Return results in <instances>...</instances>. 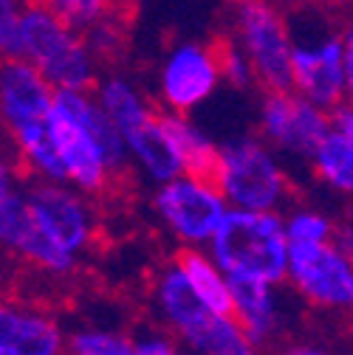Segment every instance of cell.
Listing matches in <instances>:
<instances>
[{"mask_svg":"<svg viewBox=\"0 0 353 355\" xmlns=\"http://www.w3.org/2000/svg\"><path fill=\"white\" fill-rule=\"evenodd\" d=\"M220 85L217 40H179L161 54L156 68L158 110L192 116L217 94Z\"/></svg>","mask_w":353,"mask_h":355,"instance_id":"9c48e42d","label":"cell"},{"mask_svg":"<svg viewBox=\"0 0 353 355\" xmlns=\"http://www.w3.org/2000/svg\"><path fill=\"white\" fill-rule=\"evenodd\" d=\"M54 87L28 60L0 57V132L12 141L23 175L65 184V169L49 136Z\"/></svg>","mask_w":353,"mask_h":355,"instance_id":"6da1fadb","label":"cell"},{"mask_svg":"<svg viewBox=\"0 0 353 355\" xmlns=\"http://www.w3.org/2000/svg\"><path fill=\"white\" fill-rule=\"evenodd\" d=\"M350 223H353V214H350Z\"/></svg>","mask_w":353,"mask_h":355,"instance_id":"e575fe53","label":"cell"},{"mask_svg":"<svg viewBox=\"0 0 353 355\" xmlns=\"http://www.w3.org/2000/svg\"><path fill=\"white\" fill-rule=\"evenodd\" d=\"M212 181L232 209L283 211L291 198V178L283 158L260 136L220 141Z\"/></svg>","mask_w":353,"mask_h":355,"instance_id":"5b68a950","label":"cell"},{"mask_svg":"<svg viewBox=\"0 0 353 355\" xmlns=\"http://www.w3.org/2000/svg\"><path fill=\"white\" fill-rule=\"evenodd\" d=\"M334 245L339 251H345L350 259H353V223H336V232H334Z\"/></svg>","mask_w":353,"mask_h":355,"instance_id":"f546056e","label":"cell"},{"mask_svg":"<svg viewBox=\"0 0 353 355\" xmlns=\"http://www.w3.org/2000/svg\"><path fill=\"white\" fill-rule=\"evenodd\" d=\"M0 355H12V352H6V349H0Z\"/></svg>","mask_w":353,"mask_h":355,"instance_id":"836d02e7","label":"cell"},{"mask_svg":"<svg viewBox=\"0 0 353 355\" xmlns=\"http://www.w3.org/2000/svg\"><path fill=\"white\" fill-rule=\"evenodd\" d=\"M65 355H133V341L102 327H79L65 336Z\"/></svg>","mask_w":353,"mask_h":355,"instance_id":"603a6c76","label":"cell"},{"mask_svg":"<svg viewBox=\"0 0 353 355\" xmlns=\"http://www.w3.org/2000/svg\"><path fill=\"white\" fill-rule=\"evenodd\" d=\"M20 175H23V169H20L17 153H15L12 141L0 132V192L20 187Z\"/></svg>","mask_w":353,"mask_h":355,"instance_id":"4316f807","label":"cell"},{"mask_svg":"<svg viewBox=\"0 0 353 355\" xmlns=\"http://www.w3.org/2000/svg\"><path fill=\"white\" fill-rule=\"evenodd\" d=\"M181 268L184 279L190 282L198 302L217 316H232V288L229 277L215 265L206 248H179L172 259Z\"/></svg>","mask_w":353,"mask_h":355,"instance_id":"d6986e66","label":"cell"},{"mask_svg":"<svg viewBox=\"0 0 353 355\" xmlns=\"http://www.w3.org/2000/svg\"><path fill=\"white\" fill-rule=\"evenodd\" d=\"M28 0H0V57H20V17Z\"/></svg>","mask_w":353,"mask_h":355,"instance_id":"484cf974","label":"cell"},{"mask_svg":"<svg viewBox=\"0 0 353 355\" xmlns=\"http://www.w3.org/2000/svg\"><path fill=\"white\" fill-rule=\"evenodd\" d=\"M246 54L260 91L291 87V20L272 0H229L227 34Z\"/></svg>","mask_w":353,"mask_h":355,"instance_id":"8992f818","label":"cell"},{"mask_svg":"<svg viewBox=\"0 0 353 355\" xmlns=\"http://www.w3.org/2000/svg\"><path fill=\"white\" fill-rule=\"evenodd\" d=\"M76 94L79 91L54 94V105L49 116V136L65 169V184H71L88 198H99L113 187L116 175L102 153V144L97 141L94 130L88 127L79 110Z\"/></svg>","mask_w":353,"mask_h":355,"instance_id":"ba28073f","label":"cell"},{"mask_svg":"<svg viewBox=\"0 0 353 355\" xmlns=\"http://www.w3.org/2000/svg\"><path fill=\"white\" fill-rule=\"evenodd\" d=\"M342 34V51H345V87H347V102H353V9L339 20Z\"/></svg>","mask_w":353,"mask_h":355,"instance_id":"f1b7e54d","label":"cell"},{"mask_svg":"<svg viewBox=\"0 0 353 355\" xmlns=\"http://www.w3.org/2000/svg\"><path fill=\"white\" fill-rule=\"evenodd\" d=\"M40 3L49 6L63 23H68L79 34H88L91 28L124 12L116 0H40Z\"/></svg>","mask_w":353,"mask_h":355,"instance_id":"7402d4cb","label":"cell"},{"mask_svg":"<svg viewBox=\"0 0 353 355\" xmlns=\"http://www.w3.org/2000/svg\"><path fill=\"white\" fill-rule=\"evenodd\" d=\"M133 355H187V349L170 336H142L133 341Z\"/></svg>","mask_w":353,"mask_h":355,"instance_id":"83f0119b","label":"cell"},{"mask_svg":"<svg viewBox=\"0 0 353 355\" xmlns=\"http://www.w3.org/2000/svg\"><path fill=\"white\" fill-rule=\"evenodd\" d=\"M314 178L334 195L353 198V102L331 110V130L308 158Z\"/></svg>","mask_w":353,"mask_h":355,"instance_id":"5bb4252c","label":"cell"},{"mask_svg":"<svg viewBox=\"0 0 353 355\" xmlns=\"http://www.w3.org/2000/svg\"><path fill=\"white\" fill-rule=\"evenodd\" d=\"M283 229L288 245H317V243H334L336 223L320 209L294 206L283 211Z\"/></svg>","mask_w":353,"mask_h":355,"instance_id":"44dd1931","label":"cell"},{"mask_svg":"<svg viewBox=\"0 0 353 355\" xmlns=\"http://www.w3.org/2000/svg\"><path fill=\"white\" fill-rule=\"evenodd\" d=\"M20 57L46 76L54 91H91L102 73V62L85 34L63 23L40 0H28L23 9Z\"/></svg>","mask_w":353,"mask_h":355,"instance_id":"277c9868","label":"cell"},{"mask_svg":"<svg viewBox=\"0 0 353 355\" xmlns=\"http://www.w3.org/2000/svg\"><path fill=\"white\" fill-rule=\"evenodd\" d=\"M192 355H260V349L246 338L235 316L212 313L209 322L181 341Z\"/></svg>","mask_w":353,"mask_h":355,"instance_id":"ffe728a7","label":"cell"},{"mask_svg":"<svg viewBox=\"0 0 353 355\" xmlns=\"http://www.w3.org/2000/svg\"><path fill=\"white\" fill-rule=\"evenodd\" d=\"M232 316L246 333V338L263 352L283 327V307H280V285L257 282V279H232Z\"/></svg>","mask_w":353,"mask_h":355,"instance_id":"2e32d148","label":"cell"},{"mask_svg":"<svg viewBox=\"0 0 353 355\" xmlns=\"http://www.w3.org/2000/svg\"><path fill=\"white\" fill-rule=\"evenodd\" d=\"M277 355H328V352L322 347H311V344H294V347H286Z\"/></svg>","mask_w":353,"mask_h":355,"instance_id":"4dcf8cb0","label":"cell"},{"mask_svg":"<svg viewBox=\"0 0 353 355\" xmlns=\"http://www.w3.org/2000/svg\"><path fill=\"white\" fill-rule=\"evenodd\" d=\"M116 3H119V6H122V9H127V6H130V3H136V0H116Z\"/></svg>","mask_w":353,"mask_h":355,"instance_id":"d6a6232c","label":"cell"},{"mask_svg":"<svg viewBox=\"0 0 353 355\" xmlns=\"http://www.w3.org/2000/svg\"><path fill=\"white\" fill-rule=\"evenodd\" d=\"M291 20V91L325 110L347 99L345 51L339 23L328 17L325 3L288 12Z\"/></svg>","mask_w":353,"mask_h":355,"instance_id":"3957f363","label":"cell"},{"mask_svg":"<svg viewBox=\"0 0 353 355\" xmlns=\"http://www.w3.org/2000/svg\"><path fill=\"white\" fill-rule=\"evenodd\" d=\"M0 248H6L49 277H68L79 265V257L63 251L40 232L23 184L0 192Z\"/></svg>","mask_w":353,"mask_h":355,"instance_id":"4fadbf2b","label":"cell"},{"mask_svg":"<svg viewBox=\"0 0 353 355\" xmlns=\"http://www.w3.org/2000/svg\"><path fill=\"white\" fill-rule=\"evenodd\" d=\"M272 3L283 6L286 12H294V9H302V6H311V3H325V0H272Z\"/></svg>","mask_w":353,"mask_h":355,"instance_id":"1f68e13d","label":"cell"},{"mask_svg":"<svg viewBox=\"0 0 353 355\" xmlns=\"http://www.w3.org/2000/svg\"><path fill=\"white\" fill-rule=\"evenodd\" d=\"M153 299H156V310L161 322L179 336L181 341L190 338L195 330H201L209 322V310L198 302V296L192 293L190 282L184 279L181 268L175 262H170L167 268H161L156 288H153Z\"/></svg>","mask_w":353,"mask_h":355,"instance_id":"e0dca14e","label":"cell"},{"mask_svg":"<svg viewBox=\"0 0 353 355\" xmlns=\"http://www.w3.org/2000/svg\"><path fill=\"white\" fill-rule=\"evenodd\" d=\"M26 198L34 214V223L54 245L82 257L97 237V217L88 203V195L60 181H31Z\"/></svg>","mask_w":353,"mask_h":355,"instance_id":"7c38bea8","label":"cell"},{"mask_svg":"<svg viewBox=\"0 0 353 355\" xmlns=\"http://www.w3.org/2000/svg\"><path fill=\"white\" fill-rule=\"evenodd\" d=\"M215 265L232 279L283 285L288 271V240L283 211L232 209L206 245Z\"/></svg>","mask_w":353,"mask_h":355,"instance_id":"7a4b0ae2","label":"cell"},{"mask_svg":"<svg viewBox=\"0 0 353 355\" xmlns=\"http://www.w3.org/2000/svg\"><path fill=\"white\" fill-rule=\"evenodd\" d=\"M161 127L167 132L175 155H179L181 172L209 178L212 181L215 164H217V141L209 136V132L201 124H195L192 116L167 113V110H161Z\"/></svg>","mask_w":353,"mask_h":355,"instance_id":"ac0fdd59","label":"cell"},{"mask_svg":"<svg viewBox=\"0 0 353 355\" xmlns=\"http://www.w3.org/2000/svg\"><path fill=\"white\" fill-rule=\"evenodd\" d=\"M286 282L320 310H353V259L334 243L288 245Z\"/></svg>","mask_w":353,"mask_h":355,"instance_id":"8fae6325","label":"cell"},{"mask_svg":"<svg viewBox=\"0 0 353 355\" xmlns=\"http://www.w3.org/2000/svg\"><path fill=\"white\" fill-rule=\"evenodd\" d=\"M331 130V110L308 102L297 91H263L257 105V136L280 158L308 164Z\"/></svg>","mask_w":353,"mask_h":355,"instance_id":"30bf717a","label":"cell"},{"mask_svg":"<svg viewBox=\"0 0 353 355\" xmlns=\"http://www.w3.org/2000/svg\"><path fill=\"white\" fill-rule=\"evenodd\" d=\"M217 62H220V79H224V85L235 87V91H252V87H257L252 62L229 37L217 40Z\"/></svg>","mask_w":353,"mask_h":355,"instance_id":"cb8c5ba5","label":"cell"},{"mask_svg":"<svg viewBox=\"0 0 353 355\" xmlns=\"http://www.w3.org/2000/svg\"><path fill=\"white\" fill-rule=\"evenodd\" d=\"M150 206L158 223L170 232L172 240H179L181 248H206L220 220L229 211V203L224 200L215 181L187 172L156 184Z\"/></svg>","mask_w":353,"mask_h":355,"instance_id":"52a82bcc","label":"cell"},{"mask_svg":"<svg viewBox=\"0 0 353 355\" xmlns=\"http://www.w3.org/2000/svg\"><path fill=\"white\" fill-rule=\"evenodd\" d=\"M85 40H88V46H91V51L97 54V60H99L102 65L113 62V60H116V57L122 54V46H124V28H122V15H116V17L105 20L102 26L91 28V31L85 34Z\"/></svg>","mask_w":353,"mask_h":355,"instance_id":"d4e9b609","label":"cell"},{"mask_svg":"<svg viewBox=\"0 0 353 355\" xmlns=\"http://www.w3.org/2000/svg\"><path fill=\"white\" fill-rule=\"evenodd\" d=\"M0 349L12 355H65V333L57 319L0 299Z\"/></svg>","mask_w":353,"mask_h":355,"instance_id":"9a60e30c","label":"cell"}]
</instances>
